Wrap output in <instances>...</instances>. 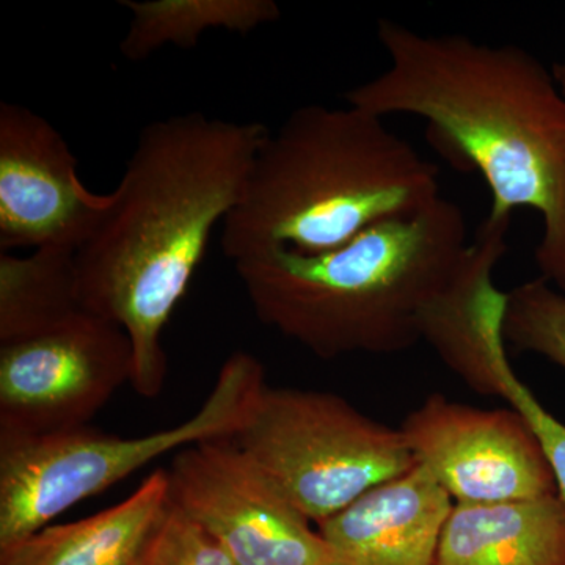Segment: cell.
<instances>
[{"mask_svg":"<svg viewBox=\"0 0 565 565\" xmlns=\"http://www.w3.org/2000/svg\"><path fill=\"white\" fill-rule=\"evenodd\" d=\"M435 565H565L559 494L494 504H455Z\"/></svg>","mask_w":565,"mask_h":565,"instance_id":"7c38bea8","label":"cell"},{"mask_svg":"<svg viewBox=\"0 0 565 565\" xmlns=\"http://www.w3.org/2000/svg\"><path fill=\"white\" fill-rule=\"evenodd\" d=\"M84 311L76 250L46 247L29 256L0 253V344L39 337Z\"/></svg>","mask_w":565,"mask_h":565,"instance_id":"5bb4252c","label":"cell"},{"mask_svg":"<svg viewBox=\"0 0 565 565\" xmlns=\"http://www.w3.org/2000/svg\"><path fill=\"white\" fill-rule=\"evenodd\" d=\"M553 81H555L557 90H559L561 95L565 99V58L561 63H556L552 68Z\"/></svg>","mask_w":565,"mask_h":565,"instance_id":"d6986e66","label":"cell"},{"mask_svg":"<svg viewBox=\"0 0 565 565\" xmlns=\"http://www.w3.org/2000/svg\"><path fill=\"white\" fill-rule=\"evenodd\" d=\"M462 207L440 199L334 250L269 248L234 263L259 322L318 359L399 353L422 343L427 313L467 258Z\"/></svg>","mask_w":565,"mask_h":565,"instance_id":"3957f363","label":"cell"},{"mask_svg":"<svg viewBox=\"0 0 565 565\" xmlns=\"http://www.w3.org/2000/svg\"><path fill=\"white\" fill-rule=\"evenodd\" d=\"M128 333L92 313L0 344V438L39 437L87 426L131 384Z\"/></svg>","mask_w":565,"mask_h":565,"instance_id":"52a82bcc","label":"cell"},{"mask_svg":"<svg viewBox=\"0 0 565 565\" xmlns=\"http://www.w3.org/2000/svg\"><path fill=\"white\" fill-rule=\"evenodd\" d=\"M399 429L416 462L456 504L557 494L544 448L515 408L487 411L433 394Z\"/></svg>","mask_w":565,"mask_h":565,"instance_id":"9c48e42d","label":"cell"},{"mask_svg":"<svg viewBox=\"0 0 565 565\" xmlns=\"http://www.w3.org/2000/svg\"><path fill=\"white\" fill-rule=\"evenodd\" d=\"M266 388L263 363L252 353L234 352L196 414L169 429L126 438L85 426L0 438V550L39 533L74 504L159 457L202 441L237 438Z\"/></svg>","mask_w":565,"mask_h":565,"instance_id":"5b68a950","label":"cell"},{"mask_svg":"<svg viewBox=\"0 0 565 565\" xmlns=\"http://www.w3.org/2000/svg\"><path fill=\"white\" fill-rule=\"evenodd\" d=\"M134 565H233L221 545L170 501Z\"/></svg>","mask_w":565,"mask_h":565,"instance_id":"ac0fdd59","label":"cell"},{"mask_svg":"<svg viewBox=\"0 0 565 565\" xmlns=\"http://www.w3.org/2000/svg\"><path fill=\"white\" fill-rule=\"evenodd\" d=\"M452 505L418 463L318 526L329 565H435Z\"/></svg>","mask_w":565,"mask_h":565,"instance_id":"8fae6325","label":"cell"},{"mask_svg":"<svg viewBox=\"0 0 565 565\" xmlns=\"http://www.w3.org/2000/svg\"><path fill=\"white\" fill-rule=\"evenodd\" d=\"M503 338L505 348L535 353L565 370V294L542 277L505 292Z\"/></svg>","mask_w":565,"mask_h":565,"instance_id":"e0dca14e","label":"cell"},{"mask_svg":"<svg viewBox=\"0 0 565 565\" xmlns=\"http://www.w3.org/2000/svg\"><path fill=\"white\" fill-rule=\"evenodd\" d=\"M465 384L484 396L500 397L515 408L537 435L553 476L557 494L565 503V424L539 403L509 362L503 334L490 330L471 353L465 373Z\"/></svg>","mask_w":565,"mask_h":565,"instance_id":"2e32d148","label":"cell"},{"mask_svg":"<svg viewBox=\"0 0 565 565\" xmlns=\"http://www.w3.org/2000/svg\"><path fill=\"white\" fill-rule=\"evenodd\" d=\"M169 504V473L159 468L121 503L0 550V565H134Z\"/></svg>","mask_w":565,"mask_h":565,"instance_id":"4fadbf2b","label":"cell"},{"mask_svg":"<svg viewBox=\"0 0 565 565\" xmlns=\"http://www.w3.org/2000/svg\"><path fill=\"white\" fill-rule=\"evenodd\" d=\"M167 473L170 501L214 537L233 565H329L319 530L236 438L185 446Z\"/></svg>","mask_w":565,"mask_h":565,"instance_id":"ba28073f","label":"cell"},{"mask_svg":"<svg viewBox=\"0 0 565 565\" xmlns=\"http://www.w3.org/2000/svg\"><path fill=\"white\" fill-rule=\"evenodd\" d=\"M109 203L77 177L62 134L28 107L0 103V253L76 250Z\"/></svg>","mask_w":565,"mask_h":565,"instance_id":"30bf717a","label":"cell"},{"mask_svg":"<svg viewBox=\"0 0 565 565\" xmlns=\"http://www.w3.org/2000/svg\"><path fill=\"white\" fill-rule=\"evenodd\" d=\"M258 121L173 115L145 126L117 189L76 252L82 308L120 326L134 352L131 386L154 399L169 360L162 334L199 270L212 232L243 200Z\"/></svg>","mask_w":565,"mask_h":565,"instance_id":"6da1fadb","label":"cell"},{"mask_svg":"<svg viewBox=\"0 0 565 565\" xmlns=\"http://www.w3.org/2000/svg\"><path fill=\"white\" fill-rule=\"evenodd\" d=\"M236 440L318 526L418 465L401 429L315 390L267 386Z\"/></svg>","mask_w":565,"mask_h":565,"instance_id":"8992f818","label":"cell"},{"mask_svg":"<svg viewBox=\"0 0 565 565\" xmlns=\"http://www.w3.org/2000/svg\"><path fill=\"white\" fill-rule=\"evenodd\" d=\"M131 13L120 51L131 62L145 61L166 46L191 50L204 33H250L280 20L274 0H121Z\"/></svg>","mask_w":565,"mask_h":565,"instance_id":"9a60e30c","label":"cell"},{"mask_svg":"<svg viewBox=\"0 0 565 565\" xmlns=\"http://www.w3.org/2000/svg\"><path fill=\"white\" fill-rule=\"evenodd\" d=\"M440 169L359 107L302 106L256 152L223 222L230 262L289 248L318 255L440 199Z\"/></svg>","mask_w":565,"mask_h":565,"instance_id":"277c9868","label":"cell"},{"mask_svg":"<svg viewBox=\"0 0 565 565\" xmlns=\"http://www.w3.org/2000/svg\"><path fill=\"white\" fill-rule=\"evenodd\" d=\"M377 39L388 68L344 93L345 104L381 118H423L430 147L489 185L487 217L537 211L544 234L535 263L565 294V99L552 71L515 44L423 35L392 20L379 21Z\"/></svg>","mask_w":565,"mask_h":565,"instance_id":"7a4b0ae2","label":"cell"}]
</instances>
